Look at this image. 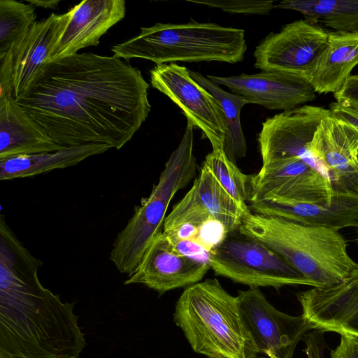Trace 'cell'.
<instances>
[{
	"label": "cell",
	"instance_id": "obj_1",
	"mask_svg": "<svg viewBox=\"0 0 358 358\" xmlns=\"http://www.w3.org/2000/svg\"><path fill=\"white\" fill-rule=\"evenodd\" d=\"M141 71L115 56L77 53L47 63L17 103L56 143L120 149L151 110Z\"/></svg>",
	"mask_w": 358,
	"mask_h": 358
},
{
	"label": "cell",
	"instance_id": "obj_2",
	"mask_svg": "<svg viewBox=\"0 0 358 358\" xmlns=\"http://www.w3.org/2000/svg\"><path fill=\"white\" fill-rule=\"evenodd\" d=\"M42 264L20 241L0 248V358H78L86 345L75 302L41 285Z\"/></svg>",
	"mask_w": 358,
	"mask_h": 358
},
{
	"label": "cell",
	"instance_id": "obj_3",
	"mask_svg": "<svg viewBox=\"0 0 358 358\" xmlns=\"http://www.w3.org/2000/svg\"><path fill=\"white\" fill-rule=\"evenodd\" d=\"M238 229L283 257L315 287L341 282L357 265L338 231L251 211Z\"/></svg>",
	"mask_w": 358,
	"mask_h": 358
},
{
	"label": "cell",
	"instance_id": "obj_4",
	"mask_svg": "<svg viewBox=\"0 0 358 358\" xmlns=\"http://www.w3.org/2000/svg\"><path fill=\"white\" fill-rule=\"evenodd\" d=\"M173 320L192 350L208 358H256L259 352L237 296L217 279L186 287L176 302Z\"/></svg>",
	"mask_w": 358,
	"mask_h": 358
},
{
	"label": "cell",
	"instance_id": "obj_5",
	"mask_svg": "<svg viewBox=\"0 0 358 358\" xmlns=\"http://www.w3.org/2000/svg\"><path fill=\"white\" fill-rule=\"evenodd\" d=\"M247 50L245 31L193 20L185 24L156 23L111 48L126 60L145 59L157 65L200 62H241Z\"/></svg>",
	"mask_w": 358,
	"mask_h": 358
},
{
	"label": "cell",
	"instance_id": "obj_6",
	"mask_svg": "<svg viewBox=\"0 0 358 358\" xmlns=\"http://www.w3.org/2000/svg\"><path fill=\"white\" fill-rule=\"evenodd\" d=\"M194 128L187 121L181 141L165 164L157 183L135 207L132 217L117 234L110 260L120 273L130 275L134 271L154 237L162 231L171 201L195 176Z\"/></svg>",
	"mask_w": 358,
	"mask_h": 358
},
{
	"label": "cell",
	"instance_id": "obj_7",
	"mask_svg": "<svg viewBox=\"0 0 358 358\" xmlns=\"http://www.w3.org/2000/svg\"><path fill=\"white\" fill-rule=\"evenodd\" d=\"M210 268L217 275L250 287L308 285L315 287L283 257L239 229L228 234L210 252Z\"/></svg>",
	"mask_w": 358,
	"mask_h": 358
},
{
	"label": "cell",
	"instance_id": "obj_8",
	"mask_svg": "<svg viewBox=\"0 0 358 358\" xmlns=\"http://www.w3.org/2000/svg\"><path fill=\"white\" fill-rule=\"evenodd\" d=\"M70 19L69 11L36 21L21 41L0 56V96L25 93L53 50Z\"/></svg>",
	"mask_w": 358,
	"mask_h": 358
},
{
	"label": "cell",
	"instance_id": "obj_9",
	"mask_svg": "<svg viewBox=\"0 0 358 358\" xmlns=\"http://www.w3.org/2000/svg\"><path fill=\"white\" fill-rule=\"evenodd\" d=\"M329 31L307 20L285 25L266 36L254 52L255 67L262 71H282L307 79L328 43Z\"/></svg>",
	"mask_w": 358,
	"mask_h": 358
},
{
	"label": "cell",
	"instance_id": "obj_10",
	"mask_svg": "<svg viewBox=\"0 0 358 358\" xmlns=\"http://www.w3.org/2000/svg\"><path fill=\"white\" fill-rule=\"evenodd\" d=\"M152 87L175 103L194 127L210 141L213 150L223 149L226 127L222 110L215 98L176 63L156 65L150 71Z\"/></svg>",
	"mask_w": 358,
	"mask_h": 358
},
{
	"label": "cell",
	"instance_id": "obj_11",
	"mask_svg": "<svg viewBox=\"0 0 358 358\" xmlns=\"http://www.w3.org/2000/svg\"><path fill=\"white\" fill-rule=\"evenodd\" d=\"M237 298L255 345L268 358H293L298 343L314 329L303 314L292 316L277 310L258 287L239 290Z\"/></svg>",
	"mask_w": 358,
	"mask_h": 358
},
{
	"label": "cell",
	"instance_id": "obj_12",
	"mask_svg": "<svg viewBox=\"0 0 358 358\" xmlns=\"http://www.w3.org/2000/svg\"><path fill=\"white\" fill-rule=\"evenodd\" d=\"M334 192L327 177L299 157L263 164L251 176L250 203L262 199L329 203Z\"/></svg>",
	"mask_w": 358,
	"mask_h": 358
},
{
	"label": "cell",
	"instance_id": "obj_13",
	"mask_svg": "<svg viewBox=\"0 0 358 358\" xmlns=\"http://www.w3.org/2000/svg\"><path fill=\"white\" fill-rule=\"evenodd\" d=\"M329 113V109L305 105L267 118L258 135L262 164L278 159L299 157L327 177L310 152L308 145L322 119Z\"/></svg>",
	"mask_w": 358,
	"mask_h": 358
},
{
	"label": "cell",
	"instance_id": "obj_14",
	"mask_svg": "<svg viewBox=\"0 0 358 358\" xmlns=\"http://www.w3.org/2000/svg\"><path fill=\"white\" fill-rule=\"evenodd\" d=\"M308 150L325 171L333 192L358 194V131L329 113Z\"/></svg>",
	"mask_w": 358,
	"mask_h": 358
},
{
	"label": "cell",
	"instance_id": "obj_15",
	"mask_svg": "<svg viewBox=\"0 0 358 358\" xmlns=\"http://www.w3.org/2000/svg\"><path fill=\"white\" fill-rule=\"evenodd\" d=\"M210 268L208 262L199 261L178 251L162 230L154 237L137 267L124 284H142L162 294L200 282Z\"/></svg>",
	"mask_w": 358,
	"mask_h": 358
},
{
	"label": "cell",
	"instance_id": "obj_16",
	"mask_svg": "<svg viewBox=\"0 0 358 358\" xmlns=\"http://www.w3.org/2000/svg\"><path fill=\"white\" fill-rule=\"evenodd\" d=\"M296 298L314 329L358 337V264L341 282L299 292Z\"/></svg>",
	"mask_w": 358,
	"mask_h": 358
},
{
	"label": "cell",
	"instance_id": "obj_17",
	"mask_svg": "<svg viewBox=\"0 0 358 358\" xmlns=\"http://www.w3.org/2000/svg\"><path fill=\"white\" fill-rule=\"evenodd\" d=\"M206 76L244 97L249 103H257L269 110L293 109L316 98V92L306 77L282 71Z\"/></svg>",
	"mask_w": 358,
	"mask_h": 358
},
{
	"label": "cell",
	"instance_id": "obj_18",
	"mask_svg": "<svg viewBox=\"0 0 358 358\" xmlns=\"http://www.w3.org/2000/svg\"><path fill=\"white\" fill-rule=\"evenodd\" d=\"M69 11L70 19L50 62L98 45L101 37L124 17L126 6L124 0H84Z\"/></svg>",
	"mask_w": 358,
	"mask_h": 358
},
{
	"label": "cell",
	"instance_id": "obj_19",
	"mask_svg": "<svg viewBox=\"0 0 358 358\" xmlns=\"http://www.w3.org/2000/svg\"><path fill=\"white\" fill-rule=\"evenodd\" d=\"M253 213L284 217L305 224L339 231L358 227V194L334 192L329 203L262 199L250 202Z\"/></svg>",
	"mask_w": 358,
	"mask_h": 358
},
{
	"label": "cell",
	"instance_id": "obj_20",
	"mask_svg": "<svg viewBox=\"0 0 358 358\" xmlns=\"http://www.w3.org/2000/svg\"><path fill=\"white\" fill-rule=\"evenodd\" d=\"M64 148L25 112L14 95L0 96V159Z\"/></svg>",
	"mask_w": 358,
	"mask_h": 358
},
{
	"label": "cell",
	"instance_id": "obj_21",
	"mask_svg": "<svg viewBox=\"0 0 358 358\" xmlns=\"http://www.w3.org/2000/svg\"><path fill=\"white\" fill-rule=\"evenodd\" d=\"M358 64V31H329L327 46L308 78L316 93H335Z\"/></svg>",
	"mask_w": 358,
	"mask_h": 358
},
{
	"label": "cell",
	"instance_id": "obj_22",
	"mask_svg": "<svg viewBox=\"0 0 358 358\" xmlns=\"http://www.w3.org/2000/svg\"><path fill=\"white\" fill-rule=\"evenodd\" d=\"M112 148L103 143L65 147L54 152L13 156L0 159V180L27 178L55 169L73 166L85 159Z\"/></svg>",
	"mask_w": 358,
	"mask_h": 358
},
{
	"label": "cell",
	"instance_id": "obj_23",
	"mask_svg": "<svg viewBox=\"0 0 358 358\" xmlns=\"http://www.w3.org/2000/svg\"><path fill=\"white\" fill-rule=\"evenodd\" d=\"M210 215L222 222L229 232L241 227L245 210L232 198L204 164L188 191Z\"/></svg>",
	"mask_w": 358,
	"mask_h": 358
},
{
	"label": "cell",
	"instance_id": "obj_24",
	"mask_svg": "<svg viewBox=\"0 0 358 358\" xmlns=\"http://www.w3.org/2000/svg\"><path fill=\"white\" fill-rule=\"evenodd\" d=\"M275 8L298 11L305 20L335 31H358V0H286Z\"/></svg>",
	"mask_w": 358,
	"mask_h": 358
},
{
	"label": "cell",
	"instance_id": "obj_25",
	"mask_svg": "<svg viewBox=\"0 0 358 358\" xmlns=\"http://www.w3.org/2000/svg\"><path fill=\"white\" fill-rule=\"evenodd\" d=\"M189 75L211 93L219 103L226 127L224 151L227 158L236 164L237 159L245 157L247 153V145L241 125L240 114L241 108L249 103L248 101L240 95L224 91L219 85L200 73L189 71Z\"/></svg>",
	"mask_w": 358,
	"mask_h": 358
},
{
	"label": "cell",
	"instance_id": "obj_26",
	"mask_svg": "<svg viewBox=\"0 0 358 358\" xmlns=\"http://www.w3.org/2000/svg\"><path fill=\"white\" fill-rule=\"evenodd\" d=\"M36 7L15 0H0V56L8 52L36 22Z\"/></svg>",
	"mask_w": 358,
	"mask_h": 358
},
{
	"label": "cell",
	"instance_id": "obj_27",
	"mask_svg": "<svg viewBox=\"0 0 358 358\" xmlns=\"http://www.w3.org/2000/svg\"><path fill=\"white\" fill-rule=\"evenodd\" d=\"M203 163L229 195L242 208L250 210L246 202L250 197L251 176L243 173L236 164L227 158L223 149L213 150L206 156Z\"/></svg>",
	"mask_w": 358,
	"mask_h": 358
},
{
	"label": "cell",
	"instance_id": "obj_28",
	"mask_svg": "<svg viewBox=\"0 0 358 358\" xmlns=\"http://www.w3.org/2000/svg\"><path fill=\"white\" fill-rule=\"evenodd\" d=\"M191 3L218 8L224 12L244 15H266L275 8L273 1L261 0H187Z\"/></svg>",
	"mask_w": 358,
	"mask_h": 358
},
{
	"label": "cell",
	"instance_id": "obj_29",
	"mask_svg": "<svg viewBox=\"0 0 358 358\" xmlns=\"http://www.w3.org/2000/svg\"><path fill=\"white\" fill-rule=\"evenodd\" d=\"M230 233L220 221L210 218L201 224L194 241L208 252L219 245Z\"/></svg>",
	"mask_w": 358,
	"mask_h": 358
},
{
	"label": "cell",
	"instance_id": "obj_30",
	"mask_svg": "<svg viewBox=\"0 0 358 358\" xmlns=\"http://www.w3.org/2000/svg\"><path fill=\"white\" fill-rule=\"evenodd\" d=\"M334 96L337 102L358 109V74L351 75Z\"/></svg>",
	"mask_w": 358,
	"mask_h": 358
},
{
	"label": "cell",
	"instance_id": "obj_31",
	"mask_svg": "<svg viewBox=\"0 0 358 358\" xmlns=\"http://www.w3.org/2000/svg\"><path fill=\"white\" fill-rule=\"evenodd\" d=\"M330 358H358V337L341 335L339 344L331 351Z\"/></svg>",
	"mask_w": 358,
	"mask_h": 358
},
{
	"label": "cell",
	"instance_id": "obj_32",
	"mask_svg": "<svg viewBox=\"0 0 358 358\" xmlns=\"http://www.w3.org/2000/svg\"><path fill=\"white\" fill-rule=\"evenodd\" d=\"M329 110L334 117L350 124L358 131L357 108L336 101L330 103Z\"/></svg>",
	"mask_w": 358,
	"mask_h": 358
},
{
	"label": "cell",
	"instance_id": "obj_33",
	"mask_svg": "<svg viewBox=\"0 0 358 358\" xmlns=\"http://www.w3.org/2000/svg\"><path fill=\"white\" fill-rule=\"evenodd\" d=\"M323 348L319 341H310L306 344V353L308 358H324Z\"/></svg>",
	"mask_w": 358,
	"mask_h": 358
},
{
	"label": "cell",
	"instance_id": "obj_34",
	"mask_svg": "<svg viewBox=\"0 0 358 358\" xmlns=\"http://www.w3.org/2000/svg\"><path fill=\"white\" fill-rule=\"evenodd\" d=\"M27 3L34 5L35 7L56 9L58 7L60 0H27Z\"/></svg>",
	"mask_w": 358,
	"mask_h": 358
}]
</instances>
